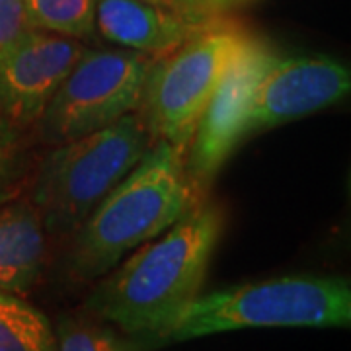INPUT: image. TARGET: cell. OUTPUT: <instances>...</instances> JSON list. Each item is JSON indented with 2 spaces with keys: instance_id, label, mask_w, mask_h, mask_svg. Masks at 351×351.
<instances>
[{
  "instance_id": "7a4b0ae2",
  "label": "cell",
  "mask_w": 351,
  "mask_h": 351,
  "mask_svg": "<svg viewBox=\"0 0 351 351\" xmlns=\"http://www.w3.org/2000/svg\"><path fill=\"white\" fill-rule=\"evenodd\" d=\"M199 201L186 172V149L162 138L154 141L75 232L71 274L82 281L104 277Z\"/></svg>"
},
{
  "instance_id": "2e32d148",
  "label": "cell",
  "mask_w": 351,
  "mask_h": 351,
  "mask_svg": "<svg viewBox=\"0 0 351 351\" xmlns=\"http://www.w3.org/2000/svg\"><path fill=\"white\" fill-rule=\"evenodd\" d=\"M22 0H0V55L29 32Z\"/></svg>"
},
{
  "instance_id": "8992f818",
  "label": "cell",
  "mask_w": 351,
  "mask_h": 351,
  "mask_svg": "<svg viewBox=\"0 0 351 351\" xmlns=\"http://www.w3.org/2000/svg\"><path fill=\"white\" fill-rule=\"evenodd\" d=\"M152 61L131 49H86L38 121L41 138L55 147L137 112Z\"/></svg>"
},
{
  "instance_id": "5bb4252c",
  "label": "cell",
  "mask_w": 351,
  "mask_h": 351,
  "mask_svg": "<svg viewBox=\"0 0 351 351\" xmlns=\"http://www.w3.org/2000/svg\"><path fill=\"white\" fill-rule=\"evenodd\" d=\"M34 29L84 39L96 32L98 0H22Z\"/></svg>"
},
{
  "instance_id": "5b68a950",
  "label": "cell",
  "mask_w": 351,
  "mask_h": 351,
  "mask_svg": "<svg viewBox=\"0 0 351 351\" xmlns=\"http://www.w3.org/2000/svg\"><path fill=\"white\" fill-rule=\"evenodd\" d=\"M246 38L239 27L213 20L152 61L137 112L154 141L188 149L205 106Z\"/></svg>"
},
{
  "instance_id": "e0dca14e",
  "label": "cell",
  "mask_w": 351,
  "mask_h": 351,
  "mask_svg": "<svg viewBox=\"0 0 351 351\" xmlns=\"http://www.w3.org/2000/svg\"><path fill=\"white\" fill-rule=\"evenodd\" d=\"M152 2L164 4V6L188 16L191 20H197V22L215 20V16L225 6H228L226 0H152Z\"/></svg>"
},
{
  "instance_id": "30bf717a",
  "label": "cell",
  "mask_w": 351,
  "mask_h": 351,
  "mask_svg": "<svg viewBox=\"0 0 351 351\" xmlns=\"http://www.w3.org/2000/svg\"><path fill=\"white\" fill-rule=\"evenodd\" d=\"M209 22L191 20L152 0L96 2V29L101 38L154 59L178 49Z\"/></svg>"
},
{
  "instance_id": "ac0fdd59",
  "label": "cell",
  "mask_w": 351,
  "mask_h": 351,
  "mask_svg": "<svg viewBox=\"0 0 351 351\" xmlns=\"http://www.w3.org/2000/svg\"><path fill=\"white\" fill-rule=\"evenodd\" d=\"M226 2H228V4H232V2H237V0H226Z\"/></svg>"
},
{
  "instance_id": "8fae6325",
  "label": "cell",
  "mask_w": 351,
  "mask_h": 351,
  "mask_svg": "<svg viewBox=\"0 0 351 351\" xmlns=\"http://www.w3.org/2000/svg\"><path fill=\"white\" fill-rule=\"evenodd\" d=\"M47 256V234L32 203L0 207V291L24 295L36 287Z\"/></svg>"
},
{
  "instance_id": "9c48e42d",
  "label": "cell",
  "mask_w": 351,
  "mask_h": 351,
  "mask_svg": "<svg viewBox=\"0 0 351 351\" xmlns=\"http://www.w3.org/2000/svg\"><path fill=\"white\" fill-rule=\"evenodd\" d=\"M351 71L322 55H277L256 88L248 135L306 117L341 101Z\"/></svg>"
},
{
  "instance_id": "52a82bcc",
  "label": "cell",
  "mask_w": 351,
  "mask_h": 351,
  "mask_svg": "<svg viewBox=\"0 0 351 351\" xmlns=\"http://www.w3.org/2000/svg\"><path fill=\"white\" fill-rule=\"evenodd\" d=\"M276 57V49L248 34L205 106L186 149V172L199 197L240 143L250 137L256 88Z\"/></svg>"
},
{
  "instance_id": "7c38bea8",
  "label": "cell",
  "mask_w": 351,
  "mask_h": 351,
  "mask_svg": "<svg viewBox=\"0 0 351 351\" xmlns=\"http://www.w3.org/2000/svg\"><path fill=\"white\" fill-rule=\"evenodd\" d=\"M0 351H57L49 318L6 291H0Z\"/></svg>"
},
{
  "instance_id": "3957f363",
  "label": "cell",
  "mask_w": 351,
  "mask_h": 351,
  "mask_svg": "<svg viewBox=\"0 0 351 351\" xmlns=\"http://www.w3.org/2000/svg\"><path fill=\"white\" fill-rule=\"evenodd\" d=\"M350 326L348 277L289 276L197 295L164 341H189L246 328Z\"/></svg>"
},
{
  "instance_id": "277c9868",
  "label": "cell",
  "mask_w": 351,
  "mask_h": 351,
  "mask_svg": "<svg viewBox=\"0 0 351 351\" xmlns=\"http://www.w3.org/2000/svg\"><path fill=\"white\" fill-rule=\"evenodd\" d=\"M152 143L141 113L131 112L100 131L55 145L41 164L32 191V205L45 232H76Z\"/></svg>"
},
{
  "instance_id": "9a60e30c",
  "label": "cell",
  "mask_w": 351,
  "mask_h": 351,
  "mask_svg": "<svg viewBox=\"0 0 351 351\" xmlns=\"http://www.w3.org/2000/svg\"><path fill=\"white\" fill-rule=\"evenodd\" d=\"M27 143L22 127L0 115V207L12 201L27 172Z\"/></svg>"
},
{
  "instance_id": "4fadbf2b",
  "label": "cell",
  "mask_w": 351,
  "mask_h": 351,
  "mask_svg": "<svg viewBox=\"0 0 351 351\" xmlns=\"http://www.w3.org/2000/svg\"><path fill=\"white\" fill-rule=\"evenodd\" d=\"M53 330L57 351H143L141 339L127 336L90 313L61 316Z\"/></svg>"
},
{
  "instance_id": "ba28073f",
  "label": "cell",
  "mask_w": 351,
  "mask_h": 351,
  "mask_svg": "<svg viewBox=\"0 0 351 351\" xmlns=\"http://www.w3.org/2000/svg\"><path fill=\"white\" fill-rule=\"evenodd\" d=\"M86 47L80 39L29 29L0 55V112L16 127L38 123Z\"/></svg>"
},
{
  "instance_id": "6da1fadb",
  "label": "cell",
  "mask_w": 351,
  "mask_h": 351,
  "mask_svg": "<svg viewBox=\"0 0 351 351\" xmlns=\"http://www.w3.org/2000/svg\"><path fill=\"white\" fill-rule=\"evenodd\" d=\"M221 232V207L201 199L168 230L108 271L88 295L86 311L143 343L164 341L201 295Z\"/></svg>"
}]
</instances>
